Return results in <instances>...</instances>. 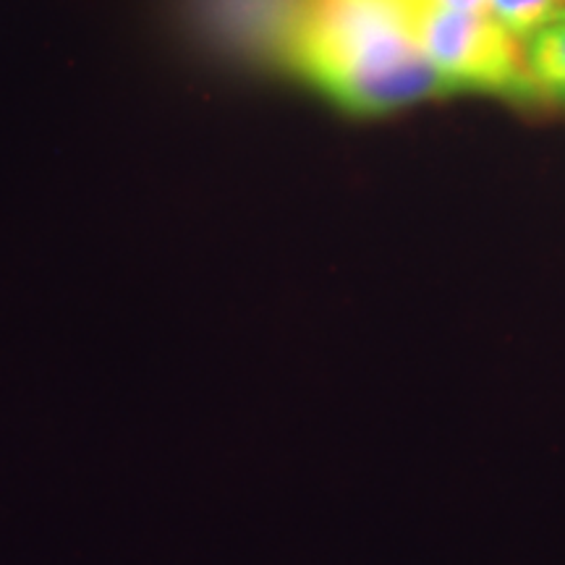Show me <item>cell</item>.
<instances>
[{
  "instance_id": "obj_2",
  "label": "cell",
  "mask_w": 565,
  "mask_h": 565,
  "mask_svg": "<svg viewBox=\"0 0 565 565\" xmlns=\"http://www.w3.org/2000/svg\"><path fill=\"white\" fill-rule=\"evenodd\" d=\"M416 45L450 92L475 89L505 100H545L529 71L524 40L490 11H450L427 0H404Z\"/></svg>"
},
{
  "instance_id": "obj_3",
  "label": "cell",
  "mask_w": 565,
  "mask_h": 565,
  "mask_svg": "<svg viewBox=\"0 0 565 565\" xmlns=\"http://www.w3.org/2000/svg\"><path fill=\"white\" fill-rule=\"evenodd\" d=\"M307 3L309 0H210V9L215 26L231 42L278 58Z\"/></svg>"
},
{
  "instance_id": "obj_1",
  "label": "cell",
  "mask_w": 565,
  "mask_h": 565,
  "mask_svg": "<svg viewBox=\"0 0 565 565\" xmlns=\"http://www.w3.org/2000/svg\"><path fill=\"white\" fill-rule=\"evenodd\" d=\"M278 61L359 116L450 92L416 45L404 0H309Z\"/></svg>"
},
{
  "instance_id": "obj_6",
  "label": "cell",
  "mask_w": 565,
  "mask_h": 565,
  "mask_svg": "<svg viewBox=\"0 0 565 565\" xmlns=\"http://www.w3.org/2000/svg\"><path fill=\"white\" fill-rule=\"evenodd\" d=\"M427 3L440 6V9L450 11H466V13H482L490 6V0H427Z\"/></svg>"
},
{
  "instance_id": "obj_4",
  "label": "cell",
  "mask_w": 565,
  "mask_h": 565,
  "mask_svg": "<svg viewBox=\"0 0 565 565\" xmlns=\"http://www.w3.org/2000/svg\"><path fill=\"white\" fill-rule=\"evenodd\" d=\"M524 53L542 97L565 103V6L529 34Z\"/></svg>"
},
{
  "instance_id": "obj_5",
  "label": "cell",
  "mask_w": 565,
  "mask_h": 565,
  "mask_svg": "<svg viewBox=\"0 0 565 565\" xmlns=\"http://www.w3.org/2000/svg\"><path fill=\"white\" fill-rule=\"evenodd\" d=\"M565 0H490L487 11L492 13L505 30L515 38L526 40L536 26L545 24L557 9H563Z\"/></svg>"
}]
</instances>
